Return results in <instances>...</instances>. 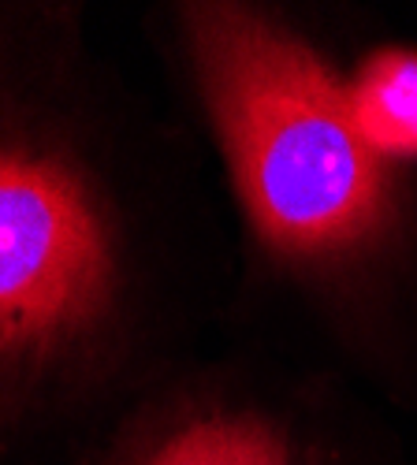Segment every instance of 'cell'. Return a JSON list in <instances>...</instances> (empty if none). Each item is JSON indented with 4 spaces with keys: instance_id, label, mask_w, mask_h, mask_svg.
<instances>
[{
    "instance_id": "cell-2",
    "label": "cell",
    "mask_w": 417,
    "mask_h": 465,
    "mask_svg": "<svg viewBox=\"0 0 417 465\" xmlns=\"http://www.w3.org/2000/svg\"><path fill=\"white\" fill-rule=\"evenodd\" d=\"M116 205L86 138L0 86V440L23 432L104 351L120 305Z\"/></svg>"
},
{
    "instance_id": "cell-3",
    "label": "cell",
    "mask_w": 417,
    "mask_h": 465,
    "mask_svg": "<svg viewBox=\"0 0 417 465\" xmlns=\"http://www.w3.org/2000/svg\"><path fill=\"white\" fill-rule=\"evenodd\" d=\"M112 465H310L276 420L250 410H191Z\"/></svg>"
},
{
    "instance_id": "cell-1",
    "label": "cell",
    "mask_w": 417,
    "mask_h": 465,
    "mask_svg": "<svg viewBox=\"0 0 417 465\" xmlns=\"http://www.w3.org/2000/svg\"><path fill=\"white\" fill-rule=\"evenodd\" d=\"M183 30L264 246L310 276H347L381 257L399 231V193L392 161L358 127L351 86L253 8L191 5Z\"/></svg>"
},
{
    "instance_id": "cell-4",
    "label": "cell",
    "mask_w": 417,
    "mask_h": 465,
    "mask_svg": "<svg viewBox=\"0 0 417 465\" xmlns=\"http://www.w3.org/2000/svg\"><path fill=\"white\" fill-rule=\"evenodd\" d=\"M351 104L384 161H417V53H376L351 83Z\"/></svg>"
}]
</instances>
